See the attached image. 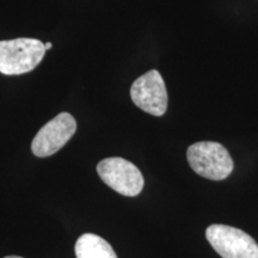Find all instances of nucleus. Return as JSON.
I'll use <instances>...</instances> for the list:
<instances>
[{"mask_svg": "<svg viewBox=\"0 0 258 258\" xmlns=\"http://www.w3.org/2000/svg\"><path fill=\"white\" fill-rule=\"evenodd\" d=\"M74 251L77 258H117L111 245L93 233L80 235Z\"/></svg>", "mask_w": 258, "mask_h": 258, "instance_id": "0eeeda50", "label": "nucleus"}, {"mask_svg": "<svg viewBox=\"0 0 258 258\" xmlns=\"http://www.w3.org/2000/svg\"><path fill=\"white\" fill-rule=\"evenodd\" d=\"M51 47H53V44H51L50 42H48V43L44 44V49H46V50H49V49H51Z\"/></svg>", "mask_w": 258, "mask_h": 258, "instance_id": "6e6552de", "label": "nucleus"}, {"mask_svg": "<svg viewBox=\"0 0 258 258\" xmlns=\"http://www.w3.org/2000/svg\"><path fill=\"white\" fill-rule=\"evenodd\" d=\"M44 44L36 38L0 41V73L19 76L31 72L43 59Z\"/></svg>", "mask_w": 258, "mask_h": 258, "instance_id": "f257e3e1", "label": "nucleus"}, {"mask_svg": "<svg viewBox=\"0 0 258 258\" xmlns=\"http://www.w3.org/2000/svg\"><path fill=\"white\" fill-rule=\"evenodd\" d=\"M97 172L106 185L123 196L133 198L144 188V177L140 170L123 158H106L98 163Z\"/></svg>", "mask_w": 258, "mask_h": 258, "instance_id": "20e7f679", "label": "nucleus"}, {"mask_svg": "<svg viewBox=\"0 0 258 258\" xmlns=\"http://www.w3.org/2000/svg\"><path fill=\"white\" fill-rule=\"evenodd\" d=\"M188 163L200 176L212 180L227 178L233 171V160L221 144L201 141L189 146L186 152Z\"/></svg>", "mask_w": 258, "mask_h": 258, "instance_id": "f03ea898", "label": "nucleus"}, {"mask_svg": "<svg viewBox=\"0 0 258 258\" xmlns=\"http://www.w3.org/2000/svg\"><path fill=\"white\" fill-rule=\"evenodd\" d=\"M5 258H22V257H18V256H8V257H5Z\"/></svg>", "mask_w": 258, "mask_h": 258, "instance_id": "1a4fd4ad", "label": "nucleus"}, {"mask_svg": "<svg viewBox=\"0 0 258 258\" xmlns=\"http://www.w3.org/2000/svg\"><path fill=\"white\" fill-rule=\"evenodd\" d=\"M206 238L222 258H258V244L246 232L227 225H211Z\"/></svg>", "mask_w": 258, "mask_h": 258, "instance_id": "7ed1b4c3", "label": "nucleus"}, {"mask_svg": "<svg viewBox=\"0 0 258 258\" xmlns=\"http://www.w3.org/2000/svg\"><path fill=\"white\" fill-rule=\"evenodd\" d=\"M134 104L153 116H163L167 109V91L163 77L156 70L143 74L131 88Z\"/></svg>", "mask_w": 258, "mask_h": 258, "instance_id": "423d86ee", "label": "nucleus"}, {"mask_svg": "<svg viewBox=\"0 0 258 258\" xmlns=\"http://www.w3.org/2000/svg\"><path fill=\"white\" fill-rule=\"evenodd\" d=\"M77 131V122L69 112H61L42 127L35 135L31 151L36 157L53 156L60 151Z\"/></svg>", "mask_w": 258, "mask_h": 258, "instance_id": "39448f33", "label": "nucleus"}]
</instances>
